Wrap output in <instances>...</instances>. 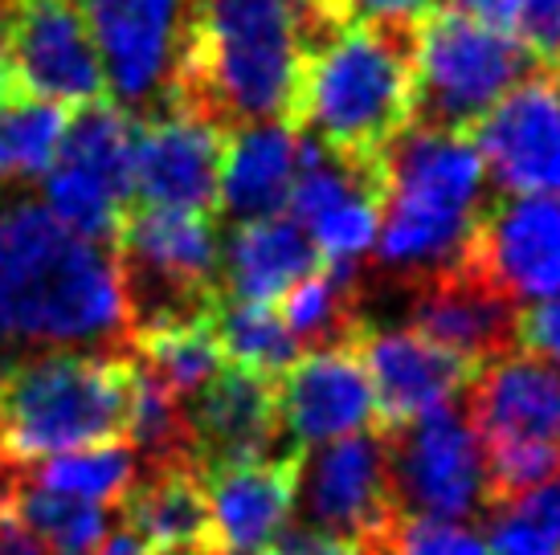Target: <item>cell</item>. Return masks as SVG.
<instances>
[{"instance_id": "6da1fadb", "label": "cell", "mask_w": 560, "mask_h": 555, "mask_svg": "<svg viewBox=\"0 0 560 555\" xmlns=\"http://www.w3.org/2000/svg\"><path fill=\"white\" fill-rule=\"evenodd\" d=\"M124 331L115 253L33 197H0V352L124 347Z\"/></svg>"}, {"instance_id": "7a4b0ae2", "label": "cell", "mask_w": 560, "mask_h": 555, "mask_svg": "<svg viewBox=\"0 0 560 555\" xmlns=\"http://www.w3.org/2000/svg\"><path fill=\"white\" fill-rule=\"evenodd\" d=\"M418 25L348 21L307 33L291 119L324 152L376 164L413 123Z\"/></svg>"}, {"instance_id": "3957f363", "label": "cell", "mask_w": 560, "mask_h": 555, "mask_svg": "<svg viewBox=\"0 0 560 555\" xmlns=\"http://www.w3.org/2000/svg\"><path fill=\"white\" fill-rule=\"evenodd\" d=\"M303 46V0H197L172 107L221 131L287 123Z\"/></svg>"}, {"instance_id": "277c9868", "label": "cell", "mask_w": 560, "mask_h": 555, "mask_svg": "<svg viewBox=\"0 0 560 555\" xmlns=\"http://www.w3.org/2000/svg\"><path fill=\"white\" fill-rule=\"evenodd\" d=\"M482 155L470 131L409 123L385 155V213L376 229V274L397 286L454 265L470 246L482 204Z\"/></svg>"}, {"instance_id": "5b68a950", "label": "cell", "mask_w": 560, "mask_h": 555, "mask_svg": "<svg viewBox=\"0 0 560 555\" xmlns=\"http://www.w3.org/2000/svg\"><path fill=\"white\" fill-rule=\"evenodd\" d=\"M136 359L110 352L16 355L0 371V446L21 470L70 449L119 446L131 433Z\"/></svg>"}, {"instance_id": "8992f818", "label": "cell", "mask_w": 560, "mask_h": 555, "mask_svg": "<svg viewBox=\"0 0 560 555\" xmlns=\"http://www.w3.org/2000/svg\"><path fill=\"white\" fill-rule=\"evenodd\" d=\"M110 246L124 286V340L148 327L209 319L225 303L218 216L131 204Z\"/></svg>"}, {"instance_id": "52a82bcc", "label": "cell", "mask_w": 560, "mask_h": 555, "mask_svg": "<svg viewBox=\"0 0 560 555\" xmlns=\"http://www.w3.org/2000/svg\"><path fill=\"white\" fill-rule=\"evenodd\" d=\"M413 70V123L438 131H475L487 110L545 66L532 58L515 33L487 29L458 4L438 0L418 21Z\"/></svg>"}, {"instance_id": "ba28073f", "label": "cell", "mask_w": 560, "mask_h": 555, "mask_svg": "<svg viewBox=\"0 0 560 555\" xmlns=\"http://www.w3.org/2000/svg\"><path fill=\"white\" fill-rule=\"evenodd\" d=\"M103 62L107 98L136 123L172 110L197 0H74Z\"/></svg>"}, {"instance_id": "9c48e42d", "label": "cell", "mask_w": 560, "mask_h": 555, "mask_svg": "<svg viewBox=\"0 0 560 555\" xmlns=\"http://www.w3.org/2000/svg\"><path fill=\"white\" fill-rule=\"evenodd\" d=\"M136 119L110 98L66 119L58 155L46 168V209L91 241H115L131 209Z\"/></svg>"}, {"instance_id": "30bf717a", "label": "cell", "mask_w": 560, "mask_h": 555, "mask_svg": "<svg viewBox=\"0 0 560 555\" xmlns=\"http://www.w3.org/2000/svg\"><path fill=\"white\" fill-rule=\"evenodd\" d=\"M385 458L393 507L401 519L470 527L487 519L479 441L458 401L438 404L418 421L385 433Z\"/></svg>"}, {"instance_id": "8fae6325", "label": "cell", "mask_w": 560, "mask_h": 555, "mask_svg": "<svg viewBox=\"0 0 560 555\" xmlns=\"http://www.w3.org/2000/svg\"><path fill=\"white\" fill-rule=\"evenodd\" d=\"M4 82L66 110L107 98L103 62L74 0H9Z\"/></svg>"}, {"instance_id": "7c38bea8", "label": "cell", "mask_w": 560, "mask_h": 555, "mask_svg": "<svg viewBox=\"0 0 560 555\" xmlns=\"http://www.w3.org/2000/svg\"><path fill=\"white\" fill-rule=\"evenodd\" d=\"M299 498L307 510V527L369 540L376 531H389L401 515L393 507L389 491V458H385V433L360 429L336 441L307 449L299 470Z\"/></svg>"}, {"instance_id": "4fadbf2b", "label": "cell", "mask_w": 560, "mask_h": 555, "mask_svg": "<svg viewBox=\"0 0 560 555\" xmlns=\"http://www.w3.org/2000/svg\"><path fill=\"white\" fill-rule=\"evenodd\" d=\"M503 197H560V74L524 78L470 131Z\"/></svg>"}, {"instance_id": "5bb4252c", "label": "cell", "mask_w": 560, "mask_h": 555, "mask_svg": "<svg viewBox=\"0 0 560 555\" xmlns=\"http://www.w3.org/2000/svg\"><path fill=\"white\" fill-rule=\"evenodd\" d=\"M225 135L230 131L176 107L136 123L131 204L218 216Z\"/></svg>"}, {"instance_id": "9a60e30c", "label": "cell", "mask_w": 560, "mask_h": 555, "mask_svg": "<svg viewBox=\"0 0 560 555\" xmlns=\"http://www.w3.org/2000/svg\"><path fill=\"white\" fill-rule=\"evenodd\" d=\"M409 291H413L409 331L438 343L442 352L467 359L475 371L515 347L520 307L470 262L467 253L446 270L421 278Z\"/></svg>"}, {"instance_id": "2e32d148", "label": "cell", "mask_w": 560, "mask_h": 555, "mask_svg": "<svg viewBox=\"0 0 560 555\" xmlns=\"http://www.w3.org/2000/svg\"><path fill=\"white\" fill-rule=\"evenodd\" d=\"M467 258L515 307L560 291V197H491Z\"/></svg>"}, {"instance_id": "e0dca14e", "label": "cell", "mask_w": 560, "mask_h": 555, "mask_svg": "<svg viewBox=\"0 0 560 555\" xmlns=\"http://www.w3.org/2000/svg\"><path fill=\"white\" fill-rule=\"evenodd\" d=\"M463 413L479 446L508 441L560 449V368L512 347L475 371Z\"/></svg>"}, {"instance_id": "ac0fdd59", "label": "cell", "mask_w": 560, "mask_h": 555, "mask_svg": "<svg viewBox=\"0 0 560 555\" xmlns=\"http://www.w3.org/2000/svg\"><path fill=\"white\" fill-rule=\"evenodd\" d=\"M279 416L291 446L315 449L348 433L373 429V380L357 347L303 352L279 380Z\"/></svg>"}, {"instance_id": "d6986e66", "label": "cell", "mask_w": 560, "mask_h": 555, "mask_svg": "<svg viewBox=\"0 0 560 555\" xmlns=\"http://www.w3.org/2000/svg\"><path fill=\"white\" fill-rule=\"evenodd\" d=\"M185 421L192 433V465L197 470L279 453L282 437H287L275 380L237 368V364H225L209 385H201L188 397Z\"/></svg>"}, {"instance_id": "ffe728a7", "label": "cell", "mask_w": 560, "mask_h": 555, "mask_svg": "<svg viewBox=\"0 0 560 555\" xmlns=\"http://www.w3.org/2000/svg\"><path fill=\"white\" fill-rule=\"evenodd\" d=\"M357 352L373 380V429H401L438 404L458 401V392L475 380V368L458 355L442 352L438 343L421 340L418 331H360Z\"/></svg>"}, {"instance_id": "44dd1931", "label": "cell", "mask_w": 560, "mask_h": 555, "mask_svg": "<svg viewBox=\"0 0 560 555\" xmlns=\"http://www.w3.org/2000/svg\"><path fill=\"white\" fill-rule=\"evenodd\" d=\"M299 446H282L279 453L249 458V462H225L197 470L221 547H266L279 535L299 503V470H303Z\"/></svg>"}, {"instance_id": "7402d4cb", "label": "cell", "mask_w": 560, "mask_h": 555, "mask_svg": "<svg viewBox=\"0 0 560 555\" xmlns=\"http://www.w3.org/2000/svg\"><path fill=\"white\" fill-rule=\"evenodd\" d=\"M115 510L156 555L221 552L209 494L192 465H140Z\"/></svg>"}, {"instance_id": "603a6c76", "label": "cell", "mask_w": 560, "mask_h": 555, "mask_svg": "<svg viewBox=\"0 0 560 555\" xmlns=\"http://www.w3.org/2000/svg\"><path fill=\"white\" fill-rule=\"evenodd\" d=\"M324 265L319 249L295 221L258 216L237 221L221 249V294H234V303H262L275 307L295 282Z\"/></svg>"}, {"instance_id": "cb8c5ba5", "label": "cell", "mask_w": 560, "mask_h": 555, "mask_svg": "<svg viewBox=\"0 0 560 555\" xmlns=\"http://www.w3.org/2000/svg\"><path fill=\"white\" fill-rule=\"evenodd\" d=\"M303 135L287 123H249L225 135L221 152V209L237 221L279 216L299 176Z\"/></svg>"}, {"instance_id": "d4e9b609", "label": "cell", "mask_w": 560, "mask_h": 555, "mask_svg": "<svg viewBox=\"0 0 560 555\" xmlns=\"http://www.w3.org/2000/svg\"><path fill=\"white\" fill-rule=\"evenodd\" d=\"M124 347L156 385H164L180 401H188L197 388L209 385L225 368V352H221L218 331H213V315L209 319H185V323L131 331Z\"/></svg>"}, {"instance_id": "484cf974", "label": "cell", "mask_w": 560, "mask_h": 555, "mask_svg": "<svg viewBox=\"0 0 560 555\" xmlns=\"http://www.w3.org/2000/svg\"><path fill=\"white\" fill-rule=\"evenodd\" d=\"M70 110L46 98L4 86L0 91V188L25 185L46 176L58 155Z\"/></svg>"}, {"instance_id": "4316f807", "label": "cell", "mask_w": 560, "mask_h": 555, "mask_svg": "<svg viewBox=\"0 0 560 555\" xmlns=\"http://www.w3.org/2000/svg\"><path fill=\"white\" fill-rule=\"evenodd\" d=\"M213 331L225 352V364L258 371L266 380H279L303 355L299 340L279 319V310L262 303H221L213 315Z\"/></svg>"}, {"instance_id": "83f0119b", "label": "cell", "mask_w": 560, "mask_h": 555, "mask_svg": "<svg viewBox=\"0 0 560 555\" xmlns=\"http://www.w3.org/2000/svg\"><path fill=\"white\" fill-rule=\"evenodd\" d=\"M136 470H140L136 449L119 441V446L70 449V453H58L46 462H33L25 470V482L42 486V491L74 494V498L98 503V507H115L136 479Z\"/></svg>"}, {"instance_id": "f1b7e54d", "label": "cell", "mask_w": 560, "mask_h": 555, "mask_svg": "<svg viewBox=\"0 0 560 555\" xmlns=\"http://www.w3.org/2000/svg\"><path fill=\"white\" fill-rule=\"evenodd\" d=\"M13 510L49 543L54 555H94L107 535V507L74 498V494L42 491L21 479L13 494Z\"/></svg>"}, {"instance_id": "f546056e", "label": "cell", "mask_w": 560, "mask_h": 555, "mask_svg": "<svg viewBox=\"0 0 560 555\" xmlns=\"http://www.w3.org/2000/svg\"><path fill=\"white\" fill-rule=\"evenodd\" d=\"M397 555H487V543L470 523H434V519H401Z\"/></svg>"}, {"instance_id": "4dcf8cb0", "label": "cell", "mask_w": 560, "mask_h": 555, "mask_svg": "<svg viewBox=\"0 0 560 555\" xmlns=\"http://www.w3.org/2000/svg\"><path fill=\"white\" fill-rule=\"evenodd\" d=\"M515 33L536 62L560 74V0H520Z\"/></svg>"}, {"instance_id": "1f68e13d", "label": "cell", "mask_w": 560, "mask_h": 555, "mask_svg": "<svg viewBox=\"0 0 560 555\" xmlns=\"http://www.w3.org/2000/svg\"><path fill=\"white\" fill-rule=\"evenodd\" d=\"M515 347L532 352L557 364L560 368V291L552 298H545L540 307L520 310V323H515Z\"/></svg>"}, {"instance_id": "d6a6232c", "label": "cell", "mask_w": 560, "mask_h": 555, "mask_svg": "<svg viewBox=\"0 0 560 555\" xmlns=\"http://www.w3.org/2000/svg\"><path fill=\"white\" fill-rule=\"evenodd\" d=\"M270 555H360V543L319 527H282Z\"/></svg>"}, {"instance_id": "836d02e7", "label": "cell", "mask_w": 560, "mask_h": 555, "mask_svg": "<svg viewBox=\"0 0 560 555\" xmlns=\"http://www.w3.org/2000/svg\"><path fill=\"white\" fill-rule=\"evenodd\" d=\"M434 4L438 0H336V16H340V25H348V21H401V25H418Z\"/></svg>"}, {"instance_id": "e575fe53", "label": "cell", "mask_w": 560, "mask_h": 555, "mask_svg": "<svg viewBox=\"0 0 560 555\" xmlns=\"http://www.w3.org/2000/svg\"><path fill=\"white\" fill-rule=\"evenodd\" d=\"M512 515L532 527H540L545 535H552V540L560 543V474L557 479H548L540 491H532L524 503H515Z\"/></svg>"}, {"instance_id": "d590c367", "label": "cell", "mask_w": 560, "mask_h": 555, "mask_svg": "<svg viewBox=\"0 0 560 555\" xmlns=\"http://www.w3.org/2000/svg\"><path fill=\"white\" fill-rule=\"evenodd\" d=\"M0 555H54V552H49V543L13 507H0Z\"/></svg>"}, {"instance_id": "8d00e7d4", "label": "cell", "mask_w": 560, "mask_h": 555, "mask_svg": "<svg viewBox=\"0 0 560 555\" xmlns=\"http://www.w3.org/2000/svg\"><path fill=\"white\" fill-rule=\"evenodd\" d=\"M21 479H25V470L9 458V449L0 446V507H13V494L21 486Z\"/></svg>"}, {"instance_id": "74e56055", "label": "cell", "mask_w": 560, "mask_h": 555, "mask_svg": "<svg viewBox=\"0 0 560 555\" xmlns=\"http://www.w3.org/2000/svg\"><path fill=\"white\" fill-rule=\"evenodd\" d=\"M307 9H312L315 25H327V29H336L340 25V16H336V0H303Z\"/></svg>"}, {"instance_id": "f35d334b", "label": "cell", "mask_w": 560, "mask_h": 555, "mask_svg": "<svg viewBox=\"0 0 560 555\" xmlns=\"http://www.w3.org/2000/svg\"><path fill=\"white\" fill-rule=\"evenodd\" d=\"M218 555H270V547H246V552H234V547H221Z\"/></svg>"}, {"instance_id": "ab89813d", "label": "cell", "mask_w": 560, "mask_h": 555, "mask_svg": "<svg viewBox=\"0 0 560 555\" xmlns=\"http://www.w3.org/2000/svg\"><path fill=\"white\" fill-rule=\"evenodd\" d=\"M4 364H9V355H4V352H0V371H4Z\"/></svg>"}, {"instance_id": "60d3db41", "label": "cell", "mask_w": 560, "mask_h": 555, "mask_svg": "<svg viewBox=\"0 0 560 555\" xmlns=\"http://www.w3.org/2000/svg\"><path fill=\"white\" fill-rule=\"evenodd\" d=\"M213 555H218V552H213Z\"/></svg>"}]
</instances>
